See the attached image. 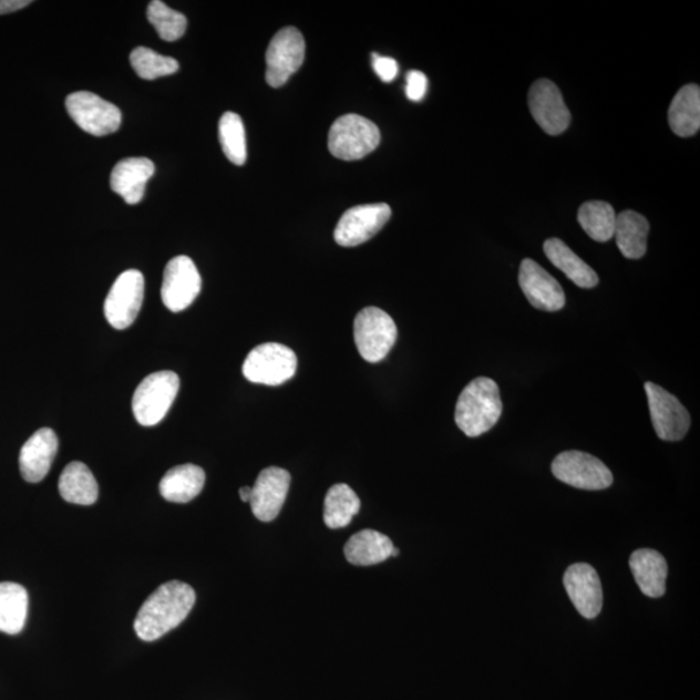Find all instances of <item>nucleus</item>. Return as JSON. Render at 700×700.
Segmentation results:
<instances>
[{"mask_svg":"<svg viewBox=\"0 0 700 700\" xmlns=\"http://www.w3.org/2000/svg\"><path fill=\"white\" fill-rule=\"evenodd\" d=\"M195 603V590L188 584L177 580L165 583L152 593L136 615V636L142 641H156L185 621Z\"/></svg>","mask_w":700,"mask_h":700,"instance_id":"nucleus-1","label":"nucleus"},{"mask_svg":"<svg viewBox=\"0 0 700 700\" xmlns=\"http://www.w3.org/2000/svg\"><path fill=\"white\" fill-rule=\"evenodd\" d=\"M502 414L500 388L491 378H476L462 391L455 406V423L469 437L482 436Z\"/></svg>","mask_w":700,"mask_h":700,"instance_id":"nucleus-2","label":"nucleus"},{"mask_svg":"<svg viewBox=\"0 0 700 700\" xmlns=\"http://www.w3.org/2000/svg\"><path fill=\"white\" fill-rule=\"evenodd\" d=\"M179 377L173 371H157L136 388L133 413L136 422L151 428L162 422L179 391Z\"/></svg>","mask_w":700,"mask_h":700,"instance_id":"nucleus-3","label":"nucleus"},{"mask_svg":"<svg viewBox=\"0 0 700 700\" xmlns=\"http://www.w3.org/2000/svg\"><path fill=\"white\" fill-rule=\"evenodd\" d=\"M380 132L370 120L359 114H346L334 121L329 133V150L334 157L344 162L361 159L375 151Z\"/></svg>","mask_w":700,"mask_h":700,"instance_id":"nucleus-4","label":"nucleus"},{"mask_svg":"<svg viewBox=\"0 0 700 700\" xmlns=\"http://www.w3.org/2000/svg\"><path fill=\"white\" fill-rule=\"evenodd\" d=\"M298 370V357L292 349L278 342H266L250 350L243 374L250 383L280 385L292 379Z\"/></svg>","mask_w":700,"mask_h":700,"instance_id":"nucleus-5","label":"nucleus"},{"mask_svg":"<svg viewBox=\"0 0 700 700\" xmlns=\"http://www.w3.org/2000/svg\"><path fill=\"white\" fill-rule=\"evenodd\" d=\"M398 340V326L390 315L377 307H368L354 319V341L364 361H383Z\"/></svg>","mask_w":700,"mask_h":700,"instance_id":"nucleus-6","label":"nucleus"},{"mask_svg":"<svg viewBox=\"0 0 700 700\" xmlns=\"http://www.w3.org/2000/svg\"><path fill=\"white\" fill-rule=\"evenodd\" d=\"M552 471L558 481L577 490L603 491L614 483L612 473L603 461L578 451L560 453L554 460Z\"/></svg>","mask_w":700,"mask_h":700,"instance_id":"nucleus-7","label":"nucleus"},{"mask_svg":"<svg viewBox=\"0 0 700 700\" xmlns=\"http://www.w3.org/2000/svg\"><path fill=\"white\" fill-rule=\"evenodd\" d=\"M306 59V41L299 29L287 27L274 35L266 51V82L284 86L298 72Z\"/></svg>","mask_w":700,"mask_h":700,"instance_id":"nucleus-8","label":"nucleus"},{"mask_svg":"<svg viewBox=\"0 0 700 700\" xmlns=\"http://www.w3.org/2000/svg\"><path fill=\"white\" fill-rule=\"evenodd\" d=\"M68 114L83 132L104 136L119 131L121 111L116 105L104 101L89 91H79L66 97Z\"/></svg>","mask_w":700,"mask_h":700,"instance_id":"nucleus-9","label":"nucleus"},{"mask_svg":"<svg viewBox=\"0 0 700 700\" xmlns=\"http://www.w3.org/2000/svg\"><path fill=\"white\" fill-rule=\"evenodd\" d=\"M144 298V278L138 270H127L114 281L104 302L106 321L116 330L131 327L138 317Z\"/></svg>","mask_w":700,"mask_h":700,"instance_id":"nucleus-10","label":"nucleus"},{"mask_svg":"<svg viewBox=\"0 0 700 700\" xmlns=\"http://www.w3.org/2000/svg\"><path fill=\"white\" fill-rule=\"evenodd\" d=\"M391 216V207L384 203L359 205L349 209L334 228V241L341 247L361 246L374 238Z\"/></svg>","mask_w":700,"mask_h":700,"instance_id":"nucleus-11","label":"nucleus"},{"mask_svg":"<svg viewBox=\"0 0 700 700\" xmlns=\"http://www.w3.org/2000/svg\"><path fill=\"white\" fill-rule=\"evenodd\" d=\"M645 391L648 394L652 428L658 437L680 441L687 436L691 418L679 399L652 382L645 384Z\"/></svg>","mask_w":700,"mask_h":700,"instance_id":"nucleus-12","label":"nucleus"},{"mask_svg":"<svg viewBox=\"0 0 700 700\" xmlns=\"http://www.w3.org/2000/svg\"><path fill=\"white\" fill-rule=\"evenodd\" d=\"M200 291V272L192 258L177 256L167 262L162 286V299L167 309L173 313L187 309Z\"/></svg>","mask_w":700,"mask_h":700,"instance_id":"nucleus-13","label":"nucleus"},{"mask_svg":"<svg viewBox=\"0 0 700 700\" xmlns=\"http://www.w3.org/2000/svg\"><path fill=\"white\" fill-rule=\"evenodd\" d=\"M532 116L543 131L550 135L565 133L570 124V113L560 90L549 80H538L528 94Z\"/></svg>","mask_w":700,"mask_h":700,"instance_id":"nucleus-14","label":"nucleus"},{"mask_svg":"<svg viewBox=\"0 0 700 700\" xmlns=\"http://www.w3.org/2000/svg\"><path fill=\"white\" fill-rule=\"evenodd\" d=\"M563 584L570 603L585 619H596L604 607L603 584L597 570L587 563L568 567Z\"/></svg>","mask_w":700,"mask_h":700,"instance_id":"nucleus-15","label":"nucleus"},{"mask_svg":"<svg viewBox=\"0 0 700 700\" xmlns=\"http://www.w3.org/2000/svg\"><path fill=\"white\" fill-rule=\"evenodd\" d=\"M519 286L536 309L558 311L566 306V295L559 281L531 258L521 264Z\"/></svg>","mask_w":700,"mask_h":700,"instance_id":"nucleus-16","label":"nucleus"},{"mask_svg":"<svg viewBox=\"0 0 700 700\" xmlns=\"http://www.w3.org/2000/svg\"><path fill=\"white\" fill-rule=\"evenodd\" d=\"M291 484V475L280 467H268L258 475L253 486L250 507L258 521L271 522L284 507Z\"/></svg>","mask_w":700,"mask_h":700,"instance_id":"nucleus-17","label":"nucleus"},{"mask_svg":"<svg viewBox=\"0 0 700 700\" xmlns=\"http://www.w3.org/2000/svg\"><path fill=\"white\" fill-rule=\"evenodd\" d=\"M59 449L56 433L41 429L33 433L20 452V471L28 483H40L52 466Z\"/></svg>","mask_w":700,"mask_h":700,"instance_id":"nucleus-18","label":"nucleus"},{"mask_svg":"<svg viewBox=\"0 0 700 700\" xmlns=\"http://www.w3.org/2000/svg\"><path fill=\"white\" fill-rule=\"evenodd\" d=\"M155 174V165L146 157L121 159L113 167L111 188L131 205L142 202L147 182Z\"/></svg>","mask_w":700,"mask_h":700,"instance_id":"nucleus-19","label":"nucleus"},{"mask_svg":"<svg viewBox=\"0 0 700 700\" xmlns=\"http://www.w3.org/2000/svg\"><path fill=\"white\" fill-rule=\"evenodd\" d=\"M629 566L645 596L660 598L666 595L667 562L660 553L639 549L630 555Z\"/></svg>","mask_w":700,"mask_h":700,"instance_id":"nucleus-20","label":"nucleus"},{"mask_svg":"<svg viewBox=\"0 0 700 700\" xmlns=\"http://www.w3.org/2000/svg\"><path fill=\"white\" fill-rule=\"evenodd\" d=\"M649 220L635 210H624L616 216L614 237L624 257L638 260L648 250Z\"/></svg>","mask_w":700,"mask_h":700,"instance_id":"nucleus-21","label":"nucleus"},{"mask_svg":"<svg viewBox=\"0 0 700 700\" xmlns=\"http://www.w3.org/2000/svg\"><path fill=\"white\" fill-rule=\"evenodd\" d=\"M205 484L204 470L187 463L174 467L159 482V493L174 504H187L202 493Z\"/></svg>","mask_w":700,"mask_h":700,"instance_id":"nucleus-22","label":"nucleus"},{"mask_svg":"<svg viewBox=\"0 0 700 700\" xmlns=\"http://www.w3.org/2000/svg\"><path fill=\"white\" fill-rule=\"evenodd\" d=\"M544 253L549 261L566 274L577 287L595 288L599 284L598 274L583 261L565 241L557 238L547 239Z\"/></svg>","mask_w":700,"mask_h":700,"instance_id":"nucleus-23","label":"nucleus"},{"mask_svg":"<svg viewBox=\"0 0 700 700\" xmlns=\"http://www.w3.org/2000/svg\"><path fill=\"white\" fill-rule=\"evenodd\" d=\"M390 538L374 529H364L350 537L344 547L346 558L354 566H374L392 557Z\"/></svg>","mask_w":700,"mask_h":700,"instance_id":"nucleus-24","label":"nucleus"},{"mask_svg":"<svg viewBox=\"0 0 700 700\" xmlns=\"http://www.w3.org/2000/svg\"><path fill=\"white\" fill-rule=\"evenodd\" d=\"M59 492L70 504L94 505L99 496L96 478L82 462H72L64 469L59 478Z\"/></svg>","mask_w":700,"mask_h":700,"instance_id":"nucleus-25","label":"nucleus"},{"mask_svg":"<svg viewBox=\"0 0 700 700\" xmlns=\"http://www.w3.org/2000/svg\"><path fill=\"white\" fill-rule=\"evenodd\" d=\"M668 121L676 135L688 138L700 127V89L687 85L676 94L668 111Z\"/></svg>","mask_w":700,"mask_h":700,"instance_id":"nucleus-26","label":"nucleus"},{"mask_svg":"<svg viewBox=\"0 0 700 700\" xmlns=\"http://www.w3.org/2000/svg\"><path fill=\"white\" fill-rule=\"evenodd\" d=\"M29 597L22 585L0 583V631L19 635L25 627Z\"/></svg>","mask_w":700,"mask_h":700,"instance_id":"nucleus-27","label":"nucleus"},{"mask_svg":"<svg viewBox=\"0 0 700 700\" xmlns=\"http://www.w3.org/2000/svg\"><path fill=\"white\" fill-rule=\"evenodd\" d=\"M361 509V501L347 484H337L327 492L323 519L331 529L344 528Z\"/></svg>","mask_w":700,"mask_h":700,"instance_id":"nucleus-28","label":"nucleus"},{"mask_svg":"<svg viewBox=\"0 0 700 700\" xmlns=\"http://www.w3.org/2000/svg\"><path fill=\"white\" fill-rule=\"evenodd\" d=\"M616 216L612 205L595 200L581 205L577 219L593 240L605 243L614 237Z\"/></svg>","mask_w":700,"mask_h":700,"instance_id":"nucleus-29","label":"nucleus"},{"mask_svg":"<svg viewBox=\"0 0 700 700\" xmlns=\"http://www.w3.org/2000/svg\"><path fill=\"white\" fill-rule=\"evenodd\" d=\"M218 135L225 156L235 165L247 162V141L245 125L239 114L226 112L219 120Z\"/></svg>","mask_w":700,"mask_h":700,"instance_id":"nucleus-30","label":"nucleus"},{"mask_svg":"<svg viewBox=\"0 0 700 700\" xmlns=\"http://www.w3.org/2000/svg\"><path fill=\"white\" fill-rule=\"evenodd\" d=\"M147 19L156 29L159 38L166 42L178 41L186 33L187 19L185 14L169 9L159 0L150 3Z\"/></svg>","mask_w":700,"mask_h":700,"instance_id":"nucleus-31","label":"nucleus"},{"mask_svg":"<svg viewBox=\"0 0 700 700\" xmlns=\"http://www.w3.org/2000/svg\"><path fill=\"white\" fill-rule=\"evenodd\" d=\"M133 70L141 79L152 81L165 75L177 73L179 64L177 60L159 55L147 48H136L131 55Z\"/></svg>","mask_w":700,"mask_h":700,"instance_id":"nucleus-32","label":"nucleus"},{"mask_svg":"<svg viewBox=\"0 0 700 700\" xmlns=\"http://www.w3.org/2000/svg\"><path fill=\"white\" fill-rule=\"evenodd\" d=\"M429 80L420 71H410L406 75V96L412 102H421L428 93Z\"/></svg>","mask_w":700,"mask_h":700,"instance_id":"nucleus-33","label":"nucleus"},{"mask_svg":"<svg viewBox=\"0 0 700 700\" xmlns=\"http://www.w3.org/2000/svg\"><path fill=\"white\" fill-rule=\"evenodd\" d=\"M372 68L378 78L383 82H392L399 74V64L392 58H385L372 53Z\"/></svg>","mask_w":700,"mask_h":700,"instance_id":"nucleus-34","label":"nucleus"},{"mask_svg":"<svg viewBox=\"0 0 700 700\" xmlns=\"http://www.w3.org/2000/svg\"><path fill=\"white\" fill-rule=\"evenodd\" d=\"M29 4H32L30 0H0V14L20 11Z\"/></svg>","mask_w":700,"mask_h":700,"instance_id":"nucleus-35","label":"nucleus"},{"mask_svg":"<svg viewBox=\"0 0 700 700\" xmlns=\"http://www.w3.org/2000/svg\"><path fill=\"white\" fill-rule=\"evenodd\" d=\"M240 494V500L243 502H248L250 501V496H253V488H250V486H243V488H240L239 491Z\"/></svg>","mask_w":700,"mask_h":700,"instance_id":"nucleus-36","label":"nucleus"},{"mask_svg":"<svg viewBox=\"0 0 700 700\" xmlns=\"http://www.w3.org/2000/svg\"><path fill=\"white\" fill-rule=\"evenodd\" d=\"M399 554H400V550L395 549V547H394V549L392 552V557H398Z\"/></svg>","mask_w":700,"mask_h":700,"instance_id":"nucleus-37","label":"nucleus"}]
</instances>
